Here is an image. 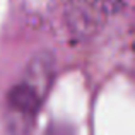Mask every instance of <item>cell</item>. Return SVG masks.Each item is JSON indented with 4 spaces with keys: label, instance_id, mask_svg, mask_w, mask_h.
<instances>
[{
    "label": "cell",
    "instance_id": "1",
    "mask_svg": "<svg viewBox=\"0 0 135 135\" xmlns=\"http://www.w3.org/2000/svg\"><path fill=\"white\" fill-rule=\"evenodd\" d=\"M53 77V58L48 55H40L27 65L22 77L7 92L5 116L14 135H26L31 130L51 87Z\"/></svg>",
    "mask_w": 135,
    "mask_h": 135
},
{
    "label": "cell",
    "instance_id": "2",
    "mask_svg": "<svg viewBox=\"0 0 135 135\" xmlns=\"http://www.w3.org/2000/svg\"><path fill=\"white\" fill-rule=\"evenodd\" d=\"M122 2L123 0H94V5L98 7L99 10H103V12L111 14L122 5Z\"/></svg>",
    "mask_w": 135,
    "mask_h": 135
},
{
    "label": "cell",
    "instance_id": "3",
    "mask_svg": "<svg viewBox=\"0 0 135 135\" xmlns=\"http://www.w3.org/2000/svg\"><path fill=\"white\" fill-rule=\"evenodd\" d=\"M46 135H74L72 128L69 125H62V123H53L48 128Z\"/></svg>",
    "mask_w": 135,
    "mask_h": 135
}]
</instances>
